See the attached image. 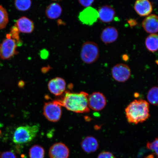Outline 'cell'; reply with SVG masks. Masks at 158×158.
Wrapping results in <instances>:
<instances>
[{
	"label": "cell",
	"mask_w": 158,
	"mask_h": 158,
	"mask_svg": "<svg viewBox=\"0 0 158 158\" xmlns=\"http://www.w3.org/2000/svg\"><path fill=\"white\" fill-rule=\"evenodd\" d=\"M88 97V94L84 92L79 93L66 92L62 99L57 100L61 106L70 111L77 113H86L90 111Z\"/></svg>",
	"instance_id": "cell-1"
},
{
	"label": "cell",
	"mask_w": 158,
	"mask_h": 158,
	"mask_svg": "<svg viewBox=\"0 0 158 158\" xmlns=\"http://www.w3.org/2000/svg\"><path fill=\"white\" fill-rule=\"evenodd\" d=\"M125 112L128 123H143L150 117L149 102L142 99L134 100L126 107Z\"/></svg>",
	"instance_id": "cell-2"
},
{
	"label": "cell",
	"mask_w": 158,
	"mask_h": 158,
	"mask_svg": "<svg viewBox=\"0 0 158 158\" xmlns=\"http://www.w3.org/2000/svg\"><path fill=\"white\" fill-rule=\"evenodd\" d=\"M39 130L38 125H26L17 128L14 134L13 141L16 144L27 143L36 137Z\"/></svg>",
	"instance_id": "cell-3"
},
{
	"label": "cell",
	"mask_w": 158,
	"mask_h": 158,
	"mask_svg": "<svg viewBox=\"0 0 158 158\" xmlns=\"http://www.w3.org/2000/svg\"><path fill=\"white\" fill-rule=\"evenodd\" d=\"M99 56V49L97 44L93 41H86L83 44L80 57L85 64H91L96 62Z\"/></svg>",
	"instance_id": "cell-4"
},
{
	"label": "cell",
	"mask_w": 158,
	"mask_h": 158,
	"mask_svg": "<svg viewBox=\"0 0 158 158\" xmlns=\"http://www.w3.org/2000/svg\"><path fill=\"white\" fill-rule=\"evenodd\" d=\"M61 106L57 100L46 102L43 107V114L49 121L55 122L59 121L62 116Z\"/></svg>",
	"instance_id": "cell-5"
},
{
	"label": "cell",
	"mask_w": 158,
	"mask_h": 158,
	"mask_svg": "<svg viewBox=\"0 0 158 158\" xmlns=\"http://www.w3.org/2000/svg\"><path fill=\"white\" fill-rule=\"evenodd\" d=\"M17 43L15 40L7 38L0 44V57L3 60H7L17 54Z\"/></svg>",
	"instance_id": "cell-6"
},
{
	"label": "cell",
	"mask_w": 158,
	"mask_h": 158,
	"mask_svg": "<svg viewBox=\"0 0 158 158\" xmlns=\"http://www.w3.org/2000/svg\"><path fill=\"white\" fill-rule=\"evenodd\" d=\"M111 74L112 77L116 81L124 82L127 81L131 76V70L127 65L118 64L112 69Z\"/></svg>",
	"instance_id": "cell-7"
},
{
	"label": "cell",
	"mask_w": 158,
	"mask_h": 158,
	"mask_svg": "<svg viewBox=\"0 0 158 158\" xmlns=\"http://www.w3.org/2000/svg\"><path fill=\"white\" fill-rule=\"evenodd\" d=\"M106 103V97L100 92H94L89 96V108L96 111H100L105 107Z\"/></svg>",
	"instance_id": "cell-8"
},
{
	"label": "cell",
	"mask_w": 158,
	"mask_h": 158,
	"mask_svg": "<svg viewBox=\"0 0 158 158\" xmlns=\"http://www.w3.org/2000/svg\"><path fill=\"white\" fill-rule=\"evenodd\" d=\"M78 18L82 24L91 26L96 23L98 19V12L92 7H87L79 13Z\"/></svg>",
	"instance_id": "cell-9"
},
{
	"label": "cell",
	"mask_w": 158,
	"mask_h": 158,
	"mask_svg": "<svg viewBox=\"0 0 158 158\" xmlns=\"http://www.w3.org/2000/svg\"><path fill=\"white\" fill-rule=\"evenodd\" d=\"M69 150L66 145L62 143H55L49 150V155L50 158H68Z\"/></svg>",
	"instance_id": "cell-10"
},
{
	"label": "cell",
	"mask_w": 158,
	"mask_h": 158,
	"mask_svg": "<svg viewBox=\"0 0 158 158\" xmlns=\"http://www.w3.org/2000/svg\"><path fill=\"white\" fill-rule=\"evenodd\" d=\"M48 89L55 96H59L64 93L66 89V82L64 79L57 77L51 79L48 85Z\"/></svg>",
	"instance_id": "cell-11"
},
{
	"label": "cell",
	"mask_w": 158,
	"mask_h": 158,
	"mask_svg": "<svg viewBox=\"0 0 158 158\" xmlns=\"http://www.w3.org/2000/svg\"><path fill=\"white\" fill-rule=\"evenodd\" d=\"M142 26L148 33L152 34L158 32V16L155 15L148 16L143 20Z\"/></svg>",
	"instance_id": "cell-12"
},
{
	"label": "cell",
	"mask_w": 158,
	"mask_h": 158,
	"mask_svg": "<svg viewBox=\"0 0 158 158\" xmlns=\"http://www.w3.org/2000/svg\"><path fill=\"white\" fill-rule=\"evenodd\" d=\"M134 8L137 14L141 17L149 15L153 11L152 5L151 2L148 0L136 1Z\"/></svg>",
	"instance_id": "cell-13"
},
{
	"label": "cell",
	"mask_w": 158,
	"mask_h": 158,
	"mask_svg": "<svg viewBox=\"0 0 158 158\" xmlns=\"http://www.w3.org/2000/svg\"><path fill=\"white\" fill-rule=\"evenodd\" d=\"M118 35L117 29L114 27H109L102 31L100 38L102 42L108 44L113 43L117 40Z\"/></svg>",
	"instance_id": "cell-14"
},
{
	"label": "cell",
	"mask_w": 158,
	"mask_h": 158,
	"mask_svg": "<svg viewBox=\"0 0 158 158\" xmlns=\"http://www.w3.org/2000/svg\"><path fill=\"white\" fill-rule=\"evenodd\" d=\"M98 19L104 23H109L113 20L115 11L112 7L108 5L102 6L98 11Z\"/></svg>",
	"instance_id": "cell-15"
},
{
	"label": "cell",
	"mask_w": 158,
	"mask_h": 158,
	"mask_svg": "<svg viewBox=\"0 0 158 158\" xmlns=\"http://www.w3.org/2000/svg\"><path fill=\"white\" fill-rule=\"evenodd\" d=\"M15 25L19 32L23 33H31L35 29L33 21L28 18L24 16L21 17L18 19Z\"/></svg>",
	"instance_id": "cell-16"
},
{
	"label": "cell",
	"mask_w": 158,
	"mask_h": 158,
	"mask_svg": "<svg viewBox=\"0 0 158 158\" xmlns=\"http://www.w3.org/2000/svg\"><path fill=\"white\" fill-rule=\"evenodd\" d=\"M81 146L84 152L89 153L96 152L98 149L99 144L96 138L92 136H88L82 140Z\"/></svg>",
	"instance_id": "cell-17"
},
{
	"label": "cell",
	"mask_w": 158,
	"mask_h": 158,
	"mask_svg": "<svg viewBox=\"0 0 158 158\" xmlns=\"http://www.w3.org/2000/svg\"><path fill=\"white\" fill-rule=\"evenodd\" d=\"M62 8L58 3H52L49 5L45 10V14L49 19H55L58 18L62 14Z\"/></svg>",
	"instance_id": "cell-18"
},
{
	"label": "cell",
	"mask_w": 158,
	"mask_h": 158,
	"mask_svg": "<svg viewBox=\"0 0 158 158\" xmlns=\"http://www.w3.org/2000/svg\"><path fill=\"white\" fill-rule=\"evenodd\" d=\"M146 48L152 52H156L158 50V35L152 34L146 38L145 41Z\"/></svg>",
	"instance_id": "cell-19"
},
{
	"label": "cell",
	"mask_w": 158,
	"mask_h": 158,
	"mask_svg": "<svg viewBox=\"0 0 158 158\" xmlns=\"http://www.w3.org/2000/svg\"><path fill=\"white\" fill-rule=\"evenodd\" d=\"M44 149L40 145H35L29 149L30 158H44Z\"/></svg>",
	"instance_id": "cell-20"
},
{
	"label": "cell",
	"mask_w": 158,
	"mask_h": 158,
	"mask_svg": "<svg viewBox=\"0 0 158 158\" xmlns=\"http://www.w3.org/2000/svg\"><path fill=\"white\" fill-rule=\"evenodd\" d=\"M148 102L153 106H158V87L154 86L148 91L147 95Z\"/></svg>",
	"instance_id": "cell-21"
},
{
	"label": "cell",
	"mask_w": 158,
	"mask_h": 158,
	"mask_svg": "<svg viewBox=\"0 0 158 158\" xmlns=\"http://www.w3.org/2000/svg\"><path fill=\"white\" fill-rule=\"evenodd\" d=\"M9 21V15L6 10L0 5V30L5 28Z\"/></svg>",
	"instance_id": "cell-22"
},
{
	"label": "cell",
	"mask_w": 158,
	"mask_h": 158,
	"mask_svg": "<svg viewBox=\"0 0 158 158\" xmlns=\"http://www.w3.org/2000/svg\"><path fill=\"white\" fill-rule=\"evenodd\" d=\"M31 4L32 2L30 0H17L15 2V7L19 10L21 11H25L28 10L30 8Z\"/></svg>",
	"instance_id": "cell-23"
},
{
	"label": "cell",
	"mask_w": 158,
	"mask_h": 158,
	"mask_svg": "<svg viewBox=\"0 0 158 158\" xmlns=\"http://www.w3.org/2000/svg\"><path fill=\"white\" fill-rule=\"evenodd\" d=\"M19 31L15 25L14 26L11 27L10 29V32L9 35H10L11 38L16 41L17 44H19L20 45L22 44L21 41L19 38Z\"/></svg>",
	"instance_id": "cell-24"
},
{
	"label": "cell",
	"mask_w": 158,
	"mask_h": 158,
	"mask_svg": "<svg viewBox=\"0 0 158 158\" xmlns=\"http://www.w3.org/2000/svg\"><path fill=\"white\" fill-rule=\"evenodd\" d=\"M148 149L155 152L156 155L158 157V137L156 138L152 142H148L147 143Z\"/></svg>",
	"instance_id": "cell-25"
},
{
	"label": "cell",
	"mask_w": 158,
	"mask_h": 158,
	"mask_svg": "<svg viewBox=\"0 0 158 158\" xmlns=\"http://www.w3.org/2000/svg\"><path fill=\"white\" fill-rule=\"evenodd\" d=\"M0 158H17L15 153L11 151H5L0 153Z\"/></svg>",
	"instance_id": "cell-26"
},
{
	"label": "cell",
	"mask_w": 158,
	"mask_h": 158,
	"mask_svg": "<svg viewBox=\"0 0 158 158\" xmlns=\"http://www.w3.org/2000/svg\"><path fill=\"white\" fill-rule=\"evenodd\" d=\"M98 158H116L114 155L109 152H103L98 155Z\"/></svg>",
	"instance_id": "cell-27"
},
{
	"label": "cell",
	"mask_w": 158,
	"mask_h": 158,
	"mask_svg": "<svg viewBox=\"0 0 158 158\" xmlns=\"http://www.w3.org/2000/svg\"><path fill=\"white\" fill-rule=\"evenodd\" d=\"M79 3L82 6L87 8L90 7L94 2V1H79Z\"/></svg>",
	"instance_id": "cell-28"
},
{
	"label": "cell",
	"mask_w": 158,
	"mask_h": 158,
	"mask_svg": "<svg viewBox=\"0 0 158 158\" xmlns=\"http://www.w3.org/2000/svg\"><path fill=\"white\" fill-rule=\"evenodd\" d=\"M48 53L46 50H43L41 51L40 56L41 58L43 59L47 58L48 56Z\"/></svg>",
	"instance_id": "cell-29"
},
{
	"label": "cell",
	"mask_w": 158,
	"mask_h": 158,
	"mask_svg": "<svg viewBox=\"0 0 158 158\" xmlns=\"http://www.w3.org/2000/svg\"><path fill=\"white\" fill-rule=\"evenodd\" d=\"M128 23H129L130 25L132 27L134 26H135L136 24L135 21L133 20H130L129 21H128Z\"/></svg>",
	"instance_id": "cell-30"
},
{
	"label": "cell",
	"mask_w": 158,
	"mask_h": 158,
	"mask_svg": "<svg viewBox=\"0 0 158 158\" xmlns=\"http://www.w3.org/2000/svg\"><path fill=\"white\" fill-rule=\"evenodd\" d=\"M24 82L23 81H20L18 83V86L20 88H23L24 86Z\"/></svg>",
	"instance_id": "cell-31"
},
{
	"label": "cell",
	"mask_w": 158,
	"mask_h": 158,
	"mask_svg": "<svg viewBox=\"0 0 158 158\" xmlns=\"http://www.w3.org/2000/svg\"><path fill=\"white\" fill-rule=\"evenodd\" d=\"M127 57H128V56L127 55H124L123 56V60H127V59H128V58H127Z\"/></svg>",
	"instance_id": "cell-32"
},
{
	"label": "cell",
	"mask_w": 158,
	"mask_h": 158,
	"mask_svg": "<svg viewBox=\"0 0 158 158\" xmlns=\"http://www.w3.org/2000/svg\"><path fill=\"white\" fill-rule=\"evenodd\" d=\"M147 158H154L153 155H150L147 157Z\"/></svg>",
	"instance_id": "cell-33"
},
{
	"label": "cell",
	"mask_w": 158,
	"mask_h": 158,
	"mask_svg": "<svg viewBox=\"0 0 158 158\" xmlns=\"http://www.w3.org/2000/svg\"><path fill=\"white\" fill-rule=\"evenodd\" d=\"M2 126V124L1 123H0V127H1Z\"/></svg>",
	"instance_id": "cell-34"
}]
</instances>
